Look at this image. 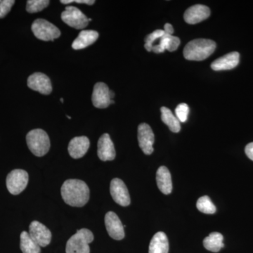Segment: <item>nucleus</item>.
<instances>
[{
    "label": "nucleus",
    "instance_id": "20e7f679",
    "mask_svg": "<svg viewBox=\"0 0 253 253\" xmlns=\"http://www.w3.org/2000/svg\"><path fill=\"white\" fill-rule=\"evenodd\" d=\"M94 240V235L87 229H81L71 236L66 244V253H90L89 244Z\"/></svg>",
    "mask_w": 253,
    "mask_h": 253
},
{
    "label": "nucleus",
    "instance_id": "2f4dec72",
    "mask_svg": "<svg viewBox=\"0 0 253 253\" xmlns=\"http://www.w3.org/2000/svg\"><path fill=\"white\" fill-rule=\"evenodd\" d=\"M73 2H76L78 4L92 5L94 4L95 1L94 0H73Z\"/></svg>",
    "mask_w": 253,
    "mask_h": 253
},
{
    "label": "nucleus",
    "instance_id": "2eb2a0df",
    "mask_svg": "<svg viewBox=\"0 0 253 253\" xmlns=\"http://www.w3.org/2000/svg\"><path fill=\"white\" fill-rule=\"evenodd\" d=\"M180 44V39L178 37L165 33L164 36L158 38L152 46L151 51L160 54L164 52L165 50L169 51H176Z\"/></svg>",
    "mask_w": 253,
    "mask_h": 253
},
{
    "label": "nucleus",
    "instance_id": "a211bd4d",
    "mask_svg": "<svg viewBox=\"0 0 253 253\" xmlns=\"http://www.w3.org/2000/svg\"><path fill=\"white\" fill-rule=\"evenodd\" d=\"M239 53L234 51L215 60L211 64V68L215 71L231 70L239 65Z\"/></svg>",
    "mask_w": 253,
    "mask_h": 253
},
{
    "label": "nucleus",
    "instance_id": "f257e3e1",
    "mask_svg": "<svg viewBox=\"0 0 253 253\" xmlns=\"http://www.w3.org/2000/svg\"><path fill=\"white\" fill-rule=\"evenodd\" d=\"M61 196L66 204L73 207H83L89 199V189L84 181L68 179L61 189Z\"/></svg>",
    "mask_w": 253,
    "mask_h": 253
},
{
    "label": "nucleus",
    "instance_id": "9d476101",
    "mask_svg": "<svg viewBox=\"0 0 253 253\" xmlns=\"http://www.w3.org/2000/svg\"><path fill=\"white\" fill-rule=\"evenodd\" d=\"M138 141L139 147L146 155L154 152L155 136L152 129L146 123H141L138 127Z\"/></svg>",
    "mask_w": 253,
    "mask_h": 253
},
{
    "label": "nucleus",
    "instance_id": "c756f323",
    "mask_svg": "<svg viewBox=\"0 0 253 253\" xmlns=\"http://www.w3.org/2000/svg\"><path fill=\"white\" fill-rule=\"evenodd\" d=\"M245 152H246L248 157L253 161V142L250 143L246 146Z\"/></svg>",
    "mask_w": 253,
    "mask_h": 253
},
{
    "label": "nucleus",
    "instance_id": "6ab92c4d",
    "mask_svg": "<svg viewBox=\"0 0 253 253\" xmlns=\"http://www.w3.org/2000/svg\"><path fill=\"white\" fill-rule=\"evenodd\" d=\"M158 187L163 194L168 195L172 191V181L170 172L166 166L158 168L156 173Z\"/></svg>",
    "mask_w": 253,
    "mask_h": 253
},
{
    "label": "nucleus",
    "instance_id": "b1692460",
    "mask_svg": "<svg viewBox=\"0 0 253 253\" xmlns=\"http://www.w3.org/2000/svg\"><path fill=\"white\" fill-rule=\"evenodd\" d=\"M20 238V248L23 253H41V246L32 239L29 233L23 231Z\"/></svg>",
    "mask_w": 253,
    "mask_h": 253
},
{
    "label": "nucleus",
    "instance_id": "f03ea898",
    "mask_svg": "<svg viewBox=\"0 0 253 253\" xmlns=\"http://www.w3.org/2000/svg\"><path fill=\"white\" fill-rule=\"evenodd\" d=\"M215 49L216 43L211 40H194L184 47V56L189 61H204L209 57Z\"/></svg>",
    "mask_w": 253,
    "mask_h": 253
},
{
    "label": "nucleus",
    "instance_id": "1a4fd4ad",
    "mask_svg": "<svg viewBox=\"0 0 253 253\" xmlns=\"http://www.w3.org/2000/svg\"><path fill=\"white\" fill-rule=\"evenodd\" d=\"M110 191L115 202L126 207L130 204V196L124 182L118 178H115L111 182Z\"/></svg>",
    "mask_w": 253,
    "mask_h": 253
},
{
    "label": "nucleus",
    "instance_id": "423d86ee",
    "mask_svg": "<svg viewBox=\"0 0 253 253\" xmlns=\"http://www.w3.org/2000/svg\"><path fill=\"white\" fill-rule=\"evenodd\" d=\"M61 19L68 26L76 28L83 29L86 28L91 18H88L76 6H67L61 14Z\"/></svg>",
    "mask_w": 253,
    "mask_h": 253
},
{
    "label": "nucleus",
    "instance_id": "cd10ccee",
    "mask_svg": "<svg viewBox=\"0 0 253 253\" xmlns=\"http://www.w3.org/2000/svg\"><path fill=\"white\" fill-rule=\"evenodd\" d=\"M189 113V107L186 104H180L176 106L175 109L176 117L178 118L179 122L185 123L187 121Z\"/></svg>",
    "mask_w": 253,
    "mask_h": 253
},
{
    "label": "nucleus",
    "instance_id": "7ed1b4c3",
    "mask_svg": "<svg viewBox=\"0 0 253 253\" xmlns=\"http://www.w3.org/2000/svg\"><path fill=\"white\" fill-rule=\"evenodd\" d=\"M26 141L29 149L35 156L42 157L47 154L50 149V139L45 131L36 129L28 133Z\"/></svg>",
    "mask_w": 253,
    "mask_h": 253
},
{
    "label": "nucleus",
    "instance_id": "ddd939ff",
    "mask_svg": "<svg viewBox=\"0 0 253 253\" xmlns=\"http://www.w3.org/2000/svg\"><path fill=\"white\" fill-rule=\"evenodd\" d=\"M105 224H106V230L112 239L118 240V241L124 239V226L116 213L113 212L106 213L105 216Z\"/></svg>",
    "mask_w": 253,
    "mask_h": 253
},
{
    "label": "nucleus",
    "instance_id": "bb28decb",
    "mask_svg": "<svg viewBox=\"0 0 253 253\" xmlns=\"http://www.w3.org/2000/svg\"><path fill=\"white\" fill-rule=\"evenodd\" d=\"M164 30H156L145 38L144 47L146 51H151L152 46L158 39L165 35Z\"/></svg>",
    "mask_w": 253,
    "mask_h": 253
},
{
    "label": "nucleus",
    "instance_id": "c85d7f7f",
    "mask_svg": "<svg viewBox=\"0 0 253 253\" xmlns=\"http://www.w3.org/2000/svg\"><path fill=\"white\" fill-rule=\"evenodd\" d=\"M14 0H0V18H3L11 11Z\"/></svg>",
    "mask_w": 253,
    "mask_h": 253
},
{
    "label": "nucleus",
    "instance_id": "f3484780",
    "mask_svg": "<svg viewBox=\"0 0 253 253\" xmlns=\"http://www.w3.org/2000/svg\"><path fill=\"white\" fill-rule=\"evenodd\" d=\"M89 146L90 142L86 136H77L70 141L68 145V153L73 158L78 159L86 154Z\"/></svg>",
    "mask_w": 253,
    "mask_h": 253
},
{
    "label": "nucleus",
    "instance_id": "72a5a7b5",
    "mask_svg": "<svg viewBox=\"0 0 253 253\" xmlns=\"http://www.w3.org/2000/svg\"><path fill=\"white\" fill-rule=\"evenodd\" d=\"M67 118H69V119H71V117H70V116H67Z\"/></svg>",
    "mask_w": 253,
    "mask_h": 253
},
{
    "label": "nucleus",
    "instance_id": "aec40b11",
    "mask_svg": "<svg viewBox=\"0 0 253 253\" xmlns=\"http://www.w3.org/2000/svg\"><path fill=\"white\" fill-rule=\"evenodd\" d=\"M99 38V33L95 31H83L78 35L72 44L73 49L79 50L84 49L94 44Z\"/></svg>",
    "mask_w": 253,
    "mask_h": 253
},
{
    "label": "nucleus",
    "instance_id": "4468645a",
    "mask_svg": "<svg viewBox=\"0 0 253 253\" xmlns=\"http://www.w3.org/2000/svg\"><path fill=\"white\" fill-rule=\"evenodd\" d=\"M210 15L211 10L209 7L203 4H196L186 10L184 18L186 23L194 25L207 19Z\"/></svg>",
    "mask_w": 253,
    "mask_h": 253
},
{
    "label": "nucleus",
    "instance_id": "5701e85b",
    "mask_svg": "<svg viewBox=\"0 0 253 253\" xmlns=\"http://www.w3.org/2000/svg\"><path fill=\"white\" fill-rule=\"evenodd\" d=\"M161 119L165 124L167 125L169 129L172 132L177 133L181 130V125L178 118L173 114L171 110L166 107H162L161 109Z\"/></svg>",
    "mask_w": 253,
    "mask_h": 253
},
{
    "label": "nucleus",
    "instance_id": "393cba45",
    "mask_svg": "<svg viewBox=\"0 0 253 253\" xmlns=\"http://www.w3.org/2000/svg\"><path fill=\"white\" fill-rule=\"evenodd\" d=\"M196 207L200 212L205 214H214L216 212V207L210 197L208 196H202L198 200Z\"/></svg>",
    "mask_w": 253,
    "mask_h": 253
},
{
    "label": "nucleus",
    "instance_id": "9b49d317",
    "mask_svg": "<svg viewBox=\"0 0 253 253\" xmlns=\"http://www.w3.org/2000/svg\"><path fill=\"white\" fill-rule=\"evenodd\" d=\"M109 86L104 83H98L94 86L93 90L92 100L93 105L98 109H106L111 104V95H110Z\"/></svg>",
    "mask_w": 253,
    "mask_h": 253
},
{
    "label": "nucleus",
    "instance_id": "a878e982",
    "mask_svg": "<svg viewBox=\"0 0 253 253\" xmlns=\"http://www.w3.org/2000/svg\"><path fill=\"white\" fill-rule=\"evenodd\" d=\"M49 0H28L26 11L30 14L39 12L49 6Z\"/></svg>",
    "mask_w": 253,
    "mask_h": 253
},
{
    "label": "nucleus",
    "instance_id": "39448f33",
    "mask_svg": "<svg viewBox=\"0 0 253 253\" xmlns=\"http://www.w3.org/2000/svg\"><path fill=\"white\" fill-rule=\"evenodd\" d=\"M32 31L38 39L43 41H53L61 36L59 28L46 20L38 18L32 25Z\"/></svg>",
    "mask_w": 253,
    "mask_h": 253
},
{
    "label": "nucleus",
    "instance_id": "473e14b6",
    "mask_svg": "<svg viewBox=\"0 0 253 253\" xmlns=\"http://www.w3.org/2000/svg\"><path fill=\"white\" fill-rule=\"evenodd\" d=\"M60 101H61V102H62V103H63V98H61V99H60Z\"/></svg>",
    "mask_w": 253,
    "mask_h": 253
},
{
    "label": "nucleus",
    "instance_id": "0eeeda50",
    "mask_svg": "<svg viewBox=\"0 0 253 253\" xmlns=\"http://www.w3.org/2000/svg\"><path fill=\"white\" fill-rule=\"evenodd\" d=\"M28 174L23 169H14L6 177V187L13 195L21 194L24 191L28 183Z\"/></svg>",
    "mask_w": 253,
    "mask_h": 253
},
{
    "label": "nucleus",
    "instance_id": "6e6552de",
    "mask_svg": "<svg viewBox=\"0 0 253 253\" xmlns=\"http://www.w3.org/2000/svg\"><path fill=\"white\" fill-rule=\"evenodd\" d=\"M29 234L32 239L41 247H46L51 243V231L39 221H32L29 226Z\"/></svg>",
    "mask_w": 253,
    "mask_h": 253
},
{
    "label": "nucleus",
    "instance_id": "4be33fe9",
    "mask_svg": "<svg viewBox=\"0 0 253 253\" xmlns=\"http://www.w3.org/2000/svg\"><path fill=\"white\" fill-rule=\"evenodd\" d=\"M224 237L220 233H211L204 240V246L208 251L212 253H218L224 247Z\"/></svg>",
    "mask_w": 253,
    "mask_h": 253
},
{
    "label": "nucleus",
    "instance_id": "412c9836",
    "mask_svg": "<svg viewBox=\"0 0 253 253\" xmlns=\"http://www.w3.org/2000/svg\"><path fill=\"white\" fill-rule=\"evenodd\" d=\"M169 242L165 233H156L151 239L149 245V253H168Z\"/></svg>",
    "mask_w": 253,
    "mask_h": 253
},
{
    "label": "nucleus",
    "instance_id": "f8f14e48",
    "mask_svg": "<svg viewBox=\"0 0 253 253\" xmlns=\"http://www.w3.org/2000/svg\"><path fill=\"white\" fill-rule=\"evenodd\" d=\"M27 84L28 87L41 94L48 95L52 91L51 81L44 73H33L28 78Z\"/></svg>",
    "mask_w": 253,
    "mask_h": 253
},
{
    "label": "nucleus",
    "instance_id": "7c9ffc66",
    "mask_svg": "<svg viewBox=\"0 0 253 253\" xmlns=\"http://www.w3.org/2000/svg\"><path fill=\"white\" fill-rule=\"evenodd\" d=\"M164 31L166 34L172 35L173 36L174 28H173L172 25L169 24V23H166L164 26Z\"/></svg>",
    "mask_w": 253,
    "mask_h": 253
},
{
    "label": "nucleus",
    "instance_id": "dca6fc26",
    "mask_svg": "<svg viewBox=\"0 0 253 253\" xmlns=\"http://www.w3.org/2000/svg\"><path fill=\"white\" fill-rule=\"evenodd\" d=\"M97 154L102 161H113L116 158V150L109 134H104L99 138Z\"/></svg>",
    "mask_w": 253,
    "mask_h": 253
}]
</instances>
